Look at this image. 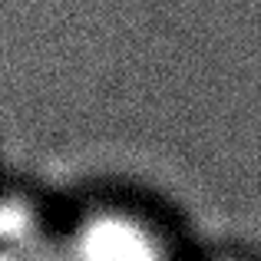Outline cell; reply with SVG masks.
<instances>
[{"label":"cell","mask_w":261,"mask_h":261,"mask_svg":"<svg viewBox=\"0 0 261 261\" xmlns=\"http://www.w3.org/2000/svg\"><path fill=\"white\" fill-rule=\"evenodd\" d=\"M63 261H169L162 242L139 218L102 212L73 231L63 245Z\"/></svg>","instance_id":"cell-1"},{"label":"cell","mask_w":261,"mask_h":261,"mask_svg":"<svg viewBox=\"0 0 261 261\" xmlns=\"http://www.w3.org/2000/svg\"><path fill=\"white\" fill-rule=\"evenodd\" d=\"M0 261H63V245L20 198H0Z\"/></svg>","instance_id":"cell-2"}]
</instances>
